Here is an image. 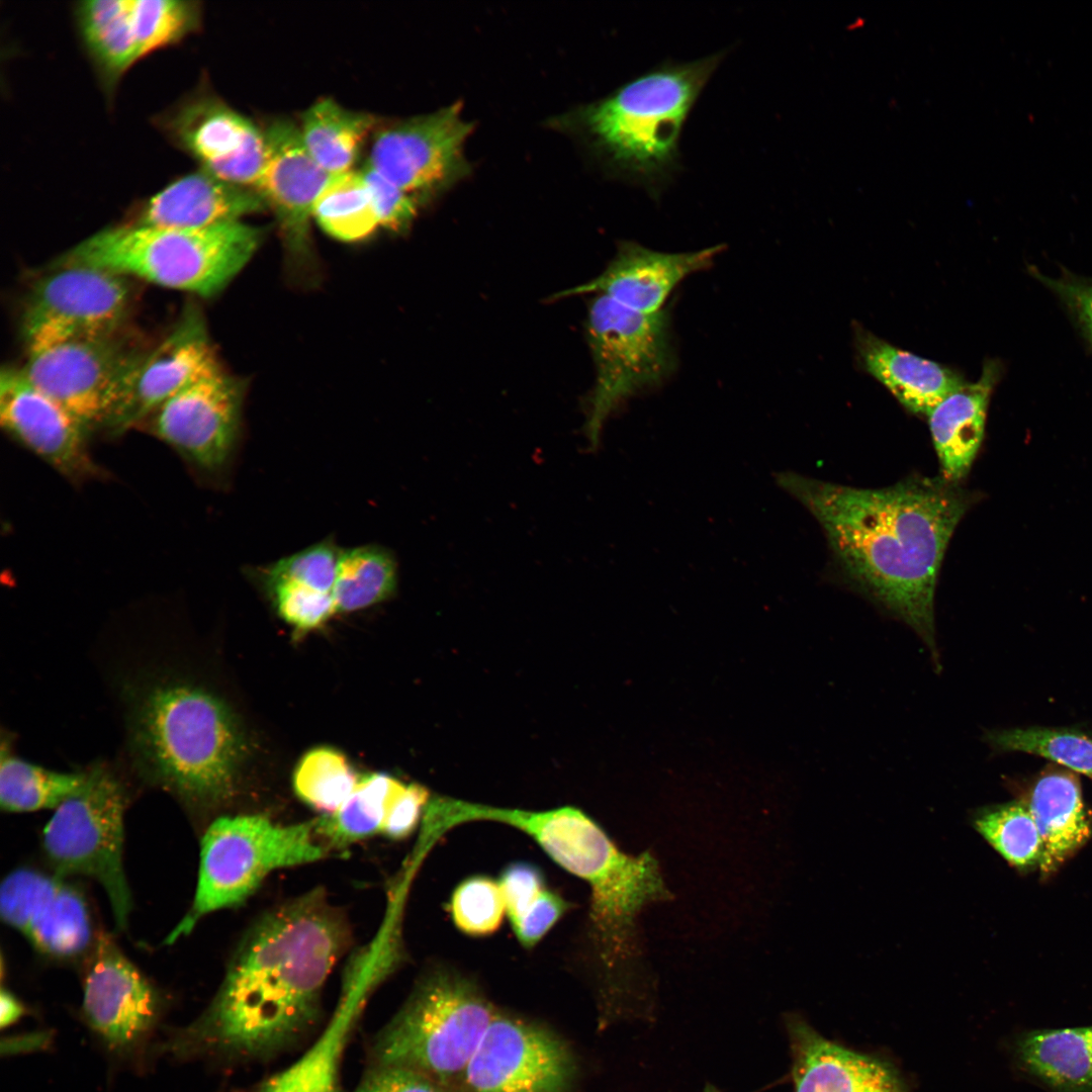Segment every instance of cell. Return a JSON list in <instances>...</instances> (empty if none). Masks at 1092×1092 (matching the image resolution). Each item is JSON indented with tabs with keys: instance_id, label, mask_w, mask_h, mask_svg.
I'll use <instances>...</instances> for the list:
<instances>
[{
	"instance_id": "cell-1",
	"label": "cell",
	"mask_w": 1092,
	"mask_h": 1092,
	"mask_svg": "<svg viewBox=\"0 0 1092 1092\" xmlns=\"http://www.w3.org/2000/svg\"><path fill=\"white\" fill-rule=\"evenodd\" d=\"M350 942L348 923L315 889L247 931L208 1008L155 1052L175 1060H262L315 1023L325 984Z\"/></svg>"
},
{
	"instance_id": "cell-2",
	"label": "cell",
	"mask_w": 1092,
	"mask_h": 1092,
	"mask_svg": "<svg viewBox=\"0 0 1092 1092\" xmlns=\"http://www.w3.org/2000/svg\"><path fill=\"white\" fill-rule=\"evenodd\" d=\"M776 480L818 521L848 579L914 629L937 664L935 585L969 494L942 476L909 477L878 489L792 471L779 472Z\"/></svg>"
},
{
	"instance_id": "cell-3",
	"label": "cell",
	"mask_w": 1092,
	"mask_h": 1092,
	"mask_svg": "<svg viewBox=\"0 0 1092 1092\" xmlns=\"http://www.w3.org/2000/svg\"><path fill=\"white\" fill-rule=\"evenodd\" d=\"M123 686L127 742L138 766L191 805L234 791L243 741L231 711L186 668H149Z\"/></svg>"
},
{
	"instance_id": "cell-4",
	"label": "cell",
	"mask_w": 1092,
	"mask_h": 1092,
	"mask_svg": "<svg viewBox=\"0 0 1092 1092\" xmlns=\"http://www.w3.org/2000/svg\"><path fill=\"white\" fill-rule=\"evenodd\" d=\"M467 816L523 831L556 863L588 884L592 937L609 974H630L641 965L637 917L647 905L671 899L650 851H622L598 823L569 806L535 812L471 803Z\"/></svg>"
},
{
	"instance_id": "cell-5",
	"label": "cell",
	"mask_w": 1092,
	"mask_h": 1092,
	"mask_svg": "<svg viewBox=\"0 0 1092 1092\" xmlns=\"http://www.w3.org/2000/svg\"><path fill=\"white\" fill-rule=\"evenodd\" d=\"M725 54L667 60L583 107L579 121L607 167L660 196L681 169L684 126Z\"/></svg>"
},
{
	"instance_id": "cell-6",
	"label": "cell",
	"mask_w": 1092,
	"mask_h": 1092,
	"mask_svg": "<svg viewBox=\"0 0 1092 1092\" xmlns=\"http://www.w3.org/2000/svg\"><path fill=\"white\" fill-rule=\"evenodd\" d=\"M262 236L260 228L242 220L204 229L125 222L88 237L55 264L89 266L209 297L248 263Z\"/></svg>"
},
{
	"instance_id": "cell-7",
	"label": "cell",
	"mask_w": 1092,
	"mask_h": 1092,
	"mask_svg": "<svg viewBox=\"0 0 1092 1092\" xmlns=\"http://www.w3.org/2000/svg\"><path fill=\"white\" fill-rule=\"evenodd\" d=\"M494 1014L470 981L435 971L375 1036L374 1065L408 1068L446 1085L462 1078Z\"/></svg>"
},
{
	"instance_id": "cell-8",
	"label": "cell",
	"mask_w": 1092,
	"mask_h": 1092,
	"mask_svg": "<svg viewBox=\"0 0 1092 1092\" xmlns=\"http://www.w3.org/2000/svg\"><path fill=\"white\" fill-rule=\"evenodd\" d=\"M327 849L315 820L281 825L261 815L218 817L201 840L193 903L167 942L189 933L207 914L242 904L272 872L314 862Z\"/></svg>"
},
{
	"instance_id": "cell-9",
	"label": "cell",
	"mask_w": 1092,
	"mask_h": 1092,
	"mask_svg": "<svg viewBox=\"0 0 1092 1092\" xmlns=\"http://www.w3.org/2000/svg\"><path fill=\"white\" fill-rule=\"evenodd\" d=\"M586 337L596 380L583 430L596 449L608 419L632 396L661 385L676 357L667 311L638 312L603 294L589 304Z\"/></svg>"
},
{
	"instance_id": "cell-10",
	"label": "cell",
	"mask_w": 1092,
	"mask_h": 1092,
	"mask_svg": "<svg viewBox=\"0 0 1092 1092\" xmlns=\"http://www.w3.org/2000/svg\"><path fill=\"white\" fill-rule=\"evenodd\" d=\"M125 801L119 779L96 765L87 770L82 789L55 809L42 831L50 861L63 874L99 883L120 928L131 907L122 861Z\"/></svg>"
},
{
	"instance_id": "cell-11",
	"label": "cell",
	"mask_w": 1092,
	"mask_h": 1092,
	"mask_svg": "<svg viewBox=\"0 0 1092 1092\" xmlns=\"http://www.w3.org/2000/svg\"><path fill=\"white\" fill-rule=\"evenodd\" d=\"M131 299L127 277L89 266L55 264L32 284L24 303L21 334L27 351L121 331Z\"/></svg>"
},
{
	"instance_id": "cell-12",
	"label": "cell",
	"mask_w": 1092,
	"mask_h": 1092,
	"mask_svg": "<svg viewBox=\"0 0 1092 1092\" xmlns=\"http://www.w3.org/2000/svg\"><path fill=\"white\" fill-rule=\"evenodd\" d=\"M144 350L121 330L29 351L21 369L92 431L103 426Z\"/></svg>"
},
{
	"instance_id": "cell-13",
	"label": "cell",
	"mask_w": 1092,
	"mask_h": 1092,
	"mask_svg": "<svg viewBox=\"0 0 1092 1092\" xmlns=\"http://www.w3.org/2000/svg\"><path fill=\"white\" fill-rule=\"evenodd\" d=\"M164 1010L156 988L101 935L84 976L82 1019L114 1058L136 1061L149 1049Z\"/></svg>"
},
{
	"instance_id": "cell-14",
	"label": "cell",
	"mask_w": 1092,
	"mask_h": 1092,
	"mask_svg": "<svg viewBox=\"0 0 1092 1092\" xmlns=\"http://www.w3.org/2000/svg\"><path fill=\"white\" fill-rule=\"evenodd\" d=\"M153 121L200 169L226 182L256 188L266 159L264 130L204 86L179 98Z\"/></svg>"
},
{
	"instance_id": "cell-15",
	"label": "cell",
	"mask_w": 1092,
	"mask_h": 1092,
	"mask_svg": "<svg viewBox=\"0 0 1092 1092\" xmlns=\"http://www.w3.org/2000/svg\"><path fill=\"white\" fill-rule=\"evenodd\" d=\"M471 130L459 103L393 121L375 132L366 164L423 203L467 172L463 147Z\"/></svg>"
},
{
	"instance_id": "cell-16",
	"label": "cell",
	"mask_w": 1092,
	"mask_h": 1092,
	"mask_svg": "<svg viewBox=\"0 0 1092 1092\" xmlns=\"http://www.w3.org/2000/svg\"><path fill=\"white\" fill-rule=\"evenodd\" d=\"M243 390L219 366L167 399L140 427L197 469L216 472L235 450Z\"/></svg>"
},
{
	"instance_id": "cell-17",
	"label": "cell",
	"mask_w": 1092,
	"mask_h": 1092,
	"mask_svg": "<svg viewBox=\"0 0 1092 1092\" xmlns=\"http://www.w3.org/2000/svg\"><path fill=\"white\" fill-rule=\"evenodd\" d=\"M218 367L200 309L186 305L169 333L144 350L102 428L118 436L141 426L167 399Z\"/></svg>"
},
{
	"instance_id": "cell-18",
	"label": "cell",
	"mask_w": 1092,
	"mask_h": 1092,
	"mask_svg": "<svg viewBox=\"0 0 1092 1092\" xmlns=\"http://www.w3.org/2000/svg\"><path fill=\"white\" fill-rule=\"evenodd\" d=\"M572 1068L554 1035L495 1012L462 1079L469 1092H566Z\"/></svg>"
},
{
	"instance_id": "cell-19",
	"label": "cell",
	"mask_w": 1092,
	"mask_h": 1092,
	"mask_svg": "<svg viewBox=\"0 0 1092 1092\" xmlns=\"http://www.w3.org/2000/svg\"><path fill=\"white\" fill-rule=\"evenodd\" d=\"M0 422L9 436L65 477L80 481L102 473L88 451L91 431L35 386L21 367L1 370Z\"/></svg>"
},
{
	"instance_id": "cell-20",
	"label": "cell",
	"mask_w": 1092,
	"mask_h": 1092,
	"mask_svg": "<svg viewBox=\"0 0 1092 1092\" xmlns=\"http://www.w3.org/2000/svg\"><path fill=\"white\" fill-rule=\"evenodd\" d=\"M264 130L266 159L256 191L273 210L291 259H309L314 201L331 175L311 158L301 140L299 126L279 118Z\"/></svg>"
},
{
	"instance_id": "cell-21",
	"label": "cell",
	"mask_w": 1092,
	"mask_h": 1092,
	"mask_svg": "<svg viewBox=\"0 0 1092 1092\" xmlns=\"http://www.w3.org/2000/svg\"><path fill=\"white\" fill-rule=\"evenodd\" d=\"M723 248L668 253L625 241L599 276L561 295L597 292L632 310L655 313L682 280L709 268Z\"/></svg>"
},
{
	"instance_id": "cell-22",
	"label": "cell",
	"mask_w": 1092,
	"mask_h": 1092,
	"mask_svg": "<svg viewBox=\"0 0 1092 1092\" xmlns=\"http://www.w3.org/2000/svg\"><path fill=\"white\" fill-rule=\"evenodd\" d=\"M267 206L253 188L236 185L198 169L179 176L141 202L127 223L204 229L241 221Z\"/></svg>"
},
{
	"instance_id": "cell-23",
	"label": "cell",
	"mask_w": 1092,
	"mask_h": 1092,
	"mask_svg": "<svg viewBox=\"0 0 1092 1092\" xmlns=\"http://www.w3.org/2000/svg\"><path fill=\"white\" fill-rule=\"evenodd\" d=\"M795 1092H905L886 1063L833 1042L804 1020L788 1019Z\"/></svg>"
},
{
	"instance_id": "cell-24",
	"label": "cell",
	"mask_w": 1092,
	"mask_h": 1092,
	"mask_svg": "<svg viewBox=\"0 0 1092 1092\" xmlns=\"http://www.w3.org/2000/svg\"><path fill=\"white\" fill-rule=\"evenodd\" d=\"M1001 372L1000 363L988 360L977 381L966 382L927 417L942 477L950 482L959 483L974 462L984 438L990 397Z\"/></svg>"
},
{
	"instance_id": "cell-25",
	"label": "cell",
	"mask_w": 1092,
	"mask_h": 1092,
	"mask_svg": "<svg viewBox=\"0 0 1092 1092\" xmlns=\"http://www.w3.org/2000/svg\"><path fill=\"white\" fill-rule=\"evenodd\" d=\"M1010 1052L1018 1074L1048 1092H1092V1025L1025 1029Z\"/></svg>"
},
{
	"instance_id": "cell-26",
	"label": "cell",
	"mask_w": 1092,
	"mask_h": 1092,
	"mask_svg": "<svg viewBox=\"0 0 1092 1092\" xmlns=\"http://www.w3.org/2000/svg\"><path fill=\"white\" fill-rule=\"evenodd\" d=\"M855 342L866 370L915 415L928 417L966 383L954 370L901 350L862 328H856Z\"/></svg>"
},
{
	"instance_id": "cell-27",
	"label": "cell",
	"mask_w": 1092,
	"mask_h": 1092,
	"mask_svg": "<svg viewBox=\"0 0 1092 1092\" xmlns=\"http://www.w3.org/2000/svg\"><path fill=\"white\" fill-rule=\"evenodd\" d=\"M1025 804L1042 841L1039 869L1049 875L1083 846L1092 834L1080 783L1069 771L1050 769L1035 781Z\"/></svg>"
},
{
	"instance_id": "cell-28",
	"label": "cell",
	"mask_w": 1092,
	"mask_h": 1092,
	"mask_svg": "<svg viewBox=\"0 0 1092 1092\" xmlns=\"http://www.w3.org/2000/svg\"><path fill=\"white\" fill-rule=\"evenodd\" d=\"M74 22L104 92L111 96L129 68L140 61L129 0L77 2Z\"/></svg>"
},
{
	"instance_id": "cell-29",
	"label": "cell",
	"mask_w": 1092,
	"mask_h": 1092,
	"mask_svg": "<svg viewBox=\"0 0 1092 1092\" xmlns=\"http://www.w3.org/2000/svg\"><path fill=\"white\" fill-rule=\"evenodd\" d=\"M377 123L370 113L347 109L326 98L303 112L298 126L311 158L333 176L354 170L361 149Z\"/></svg>"
},
{
	"instance_id": "cell-30",
	"label": "cell",
	"mask_w": 1092,
	"mask_h": 1092,
	"mask_svg": "<svg viewBox=\"0 0 1092 1092\" xmlns=\"http://www.w3.org/2000/svg\"><path fill=\"white\" fill-rule=\"evenodd\" d=\"M23 934L53 957L82 952L92 934L89 911L80 892L52 877L30 909Z\"/></svg>"
},
{
	"instance_id": "cell-31",
	"label": "cell",
	"mask_w": 1092,
	"mask_h": 1092,
	"mask_svg": "<svg viewBox=\"0 0 1092 1092\" xmlns=\"http://www.w3.org/2000/svg\"><path fill=\"white\" fill-rule=\"evenodd\" d=\"M87 779L86 771H59L29 762L1 747L0 804L8 812L56 809L77 794Z\"/></svg>"
},
{
	"instance_id": "cell-32",
	"label": "cell",
	"mask_w": 1092,
	"mask_h": 1092,
	"mask_svg": "<svg viewBox=\"0 0 1092 1092\" xmlns=\"http://www.w3.org/2000/svg\"><path fill=\"white\" fill-rule=\"evenodd\" d=\"M397 585L392 554L375 545L342 551L332 595L337 612L366 609L388 599Z\"/></svg>"
},
{
	"instance_id": "cell-33",
	"label": "cell",
	"mask_w": 1092,
	"mask_h": 1092,
	"mask_svg": "<svg viewBox=\"0 0 1092 1092\" xmlns=\"http://www.w3.org/2000/svg\"><path fill=\"white\" fill-rule=\"evenodd\" d=\"M312 218L340 241L355 242L371 235L379 221L361 171L331 176L314 201Z\"/></svg>"
},
{
	"instance_id": "cell-34",
	"label": "cell",
	"mask_w": 1092,
	"mask_h": 1092,
	"mask_svg": "<svg viewBox=\"0 0 1092 1092\" xmlns=\"http://www.w3.org/2000/svg\"><path fill=\"white\" fill-rule=\"evenodd\" d=\"M395 779L384 774L361 777L359 783L333 815L315 820L326 846H343L381 832L385 806Z\"/></svg>"
},
{
	"instance_id": "cell-35",
	"label": "cell",
	"mask_w": 1092,
	"mask_h": 1092,
	"mask_svg": "<svg viewBox=\"0 0 1092 1092\" xmlns=\"http://www.w3.org/2000/svg\"><path fill=\"white\" fill-rule=\"evenodd\" d=\"M980 835L1012 867H1039L1042 841L1035 821L1023 801L980 810L973 819Z\"/></svg>"
},
{
	"instance_id": "cell-36",
	"label": "cell",
	"mask_w": 1092,
	"mask_h": 1092,
	"mask_svg": "<svg viewBox=\"0 0 1092 1092\" xmlns=\"http://www.w3.org/2000/svg\"><path fill=\"white\" fill-rule=\"evenodd\" d=\"M359 780L343 753L317 747L301 758L293 776V788L303 802L329 816L347 801Z\"/></svg>"
},
{
	"instance_id": "cell-37",
	"label": "cell",
	"mask_w": 1092,
	"mask_h": 1092,
	"mask_svg": "<svg viewBox=\"0 0 1092 1092\" xmlns=\"http://www.w3.org/2000/svg\"><path fill=\"white\" fill-rule=\"evenodd\" d=\"M140 60L178 44L202 24L199 1L129 0Z\"/></svg>"
},
{
	"instance_id": "cell-38",
	"label": "cell",
	"mask_w": 1092,
	"mask_h": 1092,
	"mask_svg": "<svg viewBox=\"0 0 1092 1092\" xmlns=\"http://www.w3.org/2000/svg\"><path fill=\"white\" fill-rule=\"evenodd\" d=\"M986 741L998 751L1035 754L1092 779V737L1078 730L1043 727L990 731Z\"/></svg>"
},
{
	"instance_id": "cell-39",
	"label": "cell",
	"mask_w": 1092,
	"mask_h": 1092,
	"mask_svg": "<svg viewBox=\"0 0 1092 1092\" xmlns=\"http://www.w3.org/2000/svg\"><path fill=\"white\" fill-rule=\"evenodd\" d=\"M450 910L456 927L470 936L492 934L507 915L498 882L486 876L462 881L452 894Z\"/></svg>"
},
{
	"instance_id": "cell-40",
	"label": "cell",
	"mask_w": 1092,
	"mask_h": 1092,
	"mask_svg": "<svg viewBox=\"0 0 1092 1092\" xmlns=\"http://www.w3.org/2000/svg\"><path fill=\"white\" fill-rule=\"evenodd\" d=\"M342 550L331 541H323L260 571L263 582L291 580L325 593H332Z\"/></svg>"
},
{
	"instance_id": "cell-41",
	"label": "cell",
	"mask_w": 1092,
	"mask_h": 1092,
	"mask_svg": "<svg viewBox=\"0 0 1092 1092\" xmlns=\"http://www.w3.org/2000/svg\"><path fill=\"white\" fill-rule=\"evenodd\" d=\"M263 583L270 590L278 614L299 630L314 629L337 612L332 593L291 580Z\"/></svg>"
},
{
	"instance_id": "cell-42",
	"label": "cell",
	"mask_w": 1092,
	"mask_h": 1092,
	"mask_svg": "<svg viewBox=\"0 0 1092 1092\" xmlns=\"http://www.w3.org/2000/svg\"><path fill=\"white\" fill-rule=\"evenodd\" d=\"M360 171L370 190L379 226L392 232H402L407 229L422 203L385 179L369 165L365 164Z\"/></svg>"
},
{
	"instance_id": "cell-43",
	"label": "cell",
	"mask_w": 1092,
	"mask_h": 1092,
	"mask_svg": "<svg viewBox=\"0 0 1092 1092\" xmlns=\"http://www.w3.org/2000/svg\"><path fill=\"white\" fill-rule=\"evenodd\" d=\"M430 799L426 787L395 779L386 802L381 833L391 839L407 837L421 822Z\"/></svg>"
},
{
	"instance_id": "cell-44",
	"label": "cell",
	"mask_w": 1092,
	"mask_h": 1092,
	"mask_svg": "<svg viewBox=\"0 0 1092 1092\" xmlns=\"http://www.w3.org/2000/svg\"><path fill=\"white\" fill-rule=\"evenodd\" d=\"M1031 274L1045 285L1067 308L1084 339L1092 347V279L1064 274L1060 278H1049L1034 267Z\"/></svg>"
},
{
	"instance_id": "cell-45",
	"label": "cell",
	"mask_w": 1092,
	"mask_h": 1092,
	"mask_svg": "<svg viewBox=\"0 0 1092 1092\" xmlns=\"http://www.w3.org/2000/svg\"><path fill=\"white\" fill-rule=\"evenodd\" d=\"M498 885L511 923L520 919L546 889L540 870L521 861L503 871Z\"/></svg>"
},
{
	"instance_id": "cell-46",
	"label": "cell",
	"mask_w": 1092,
	"mask_h": 1092,
	"mask_svg": "<svg viewBox=\"0 0 1092 1092\" xmlns=\"http://www.w3.org/2000/svg\"><path fill=\"white\" fill-rule=\"evenodd\" d=\"M354 1092H448L445 1085L399 1066L373 1065Z\"/></svg>"
},
{
	"instance_id": "cell-47",
	"label": "cell",
	"mask_w": 1092,
	"mask_h": 1092,
	"mask_svg": "<svg viewBox=\"0 0 1092 1092\" xmlns=\"http://www.w3.org/2000/svg\"><path fill=\"white\" fill-rule=\"evenodd\" d=\"M569 907L560 895L546 888L527 912L512 923L519 942L526 948L535 946Z\"/></svg>"
},
{
	"instance_id": "cell-48",
	"label": "cell",
	"mask_w": 1092,
	"mask_h": 1092,
	"mask_svg": "<svg viewBox=\"0 0 1092 1092\" xmlns=\"http://www.w3.org/2000/svg\"><path fill=\"white\" fill-rule=\"evenodd\" d=\"M1 1002V1016L0 1024L2 1028H6L16 1023L23 1015L26 1014V1008L17 997L4 987L0 994Z\"/></svg>"
},
{
	"instance_id": "cell-49",
	"label": "cell",
	"mask_w": 1092,
	"mask_h": 1092,
	"mask_svg": "<svg viewBox=\"0 0 1092 1092\" xmlns=\"http://www.w3.org/2000/svg\"><path fill=\"white\" fill-rule=\"evenodd\" d=\"M705 1092H719L716 1089L709 1087Z\"/></svg>"
}]
</instances>
